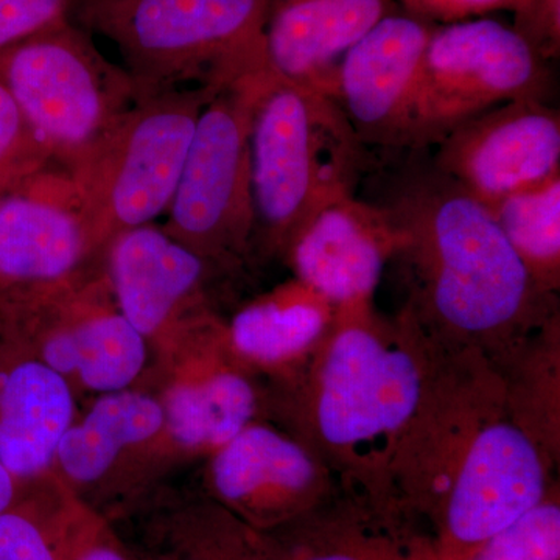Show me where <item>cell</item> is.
<instances>
[{
    "instance_id": "obj_1",
    "label": "cell",
    "mask_w": 560,
    "mask_h": 560,
    "mask_svg": "<svg viewBox=\"0 0 560 560\" xmlns=\"http://www.w3.org/2000/svg\"><path fill=\"white\" fill-rule=\"evenodd\" d=\"M404 161L372 201L397 232L404 307L431 340L495 360L558 315L559 296L537 285L489 208L434 167L430 150Z\"/></svg>"
},
{
    "instance_id": "obj_2",
    "label": "cell",
    "mask_w": 560,
    "mask_h": 560,
    "mask_svg": "<svg viewBox=\"0 0 560 560\" xmlns=\"http://www.w3.org/2000/svg\"><path fill=\"white\" fill-rule=\"evenodd\" d=\"M429 353V337L405 307L394 318L382 316L374 302L337 308L307 366L267 386L268 419L318 455L341 488L397 499L393 460L418 405Z\"/></svg>"
},
{
    "instance_id": "obj_3",
    "label": "cell",
    "mask_w": 560,
    "mask_h": 560,
    "mask_svg": "<svg viewBox=\"0 0 560 560\" xmlns=\"http://www.w3.org/2000/svg\"><path fill=\"white\" fill-rule=\"evenodd\" d=\"M361 149L334 98L260 73L248 131L253 257L283 259L316 209L353 194Z\"/></svg>"
},
{
    "instance_id": "obj_4",
    "label": "cell",
    "mask_w": 560,
    "mask_h": 560,
    "mask_svg": "<svg viewBox=\"0 0 560 560\" xmlns=\"http://www.w3.org/2000/svg\"><path fill=\"white\" fill-rule=\"evenodd\" d=\"M272 0H79L70 20L114 44L136 102L267 70Z\"/></svg>"
},
{
    "instance_id": "obj_5",
    "label": "cell",
    "mask_w": 560,
    "mask_h": 560,
    "mask_svg": "<svg viewBox=\"0 0 560 560\" xmlns=\"http://www.w3.org/2000/svg\"><path fill=\"white\" fill-rule=\"evenodd\" d=\"M219 91L189 88L136 102L68 175L94 257L121 232L167 213L198 117Z\"/></svg>"
},
{
    "instance_id": "obj_6",
    "label": "cell",
    "mask_w": 560,
    "mask_h": 560,
    "mask_svg": "<svg viewBox=\"0 0 560 560\" xmlns=\"http://www.w3.org/2000/svg\"><path fill=\"white\" fill-rule=\"evenodd\" d=\"M0 81L66 175L136 103L127 70L70 18L0 50Z\"/></svg>"
},
{
    "instance_id": "obj_7",
    "label": "cell",
    "mask_w": 560,
    "mask_h": 560,
    "mask_svg": "<svg viewBox=\"0 0 560 560\" xmlns=\"http://www.w3.org/2000/svg\"><path fill=\"white\" fill-rule=\"evenodd\" d=\"M264 72L235 81L206 103L164 226L231 275L253 260L248 131L254 86Z\"/></svg>"
},
{
    "instance_id": "obj_8",
    "label": "cell",
    "mask_w": 560,
    "mask_h": 560,
    "mask_svg": "<svg viewBox=\"0 0 560 560\" xmlns=\"http://www.w3.org/2000/svg\"><path fill=\"white\" fill-rule=\"evenodd\" d=\"M0 324L75 393L132 388L149 364L150 345L117 307L103 259L69 282L0 305Z\"/></svg>"
},
{
    "instance_id": "obj_9",
    "label": "cell",
    "mask_w": 560,
    "mask_h": 560,
    "mask_svg": "<svg viewBox=\"0 0 560 560\" xmlns=\"http://www.w3.org/2000/svg\"><path fill=\"white\" fill-rule=\"evenodd\" d=\"M548 90L544 60L515 28L467 20L433 28L411 103L408 150L433 149L471 117Z\"/></svg>"
},
{
    "instance_id": "obj_10",
    "label": "cell",
    "mask_w": 560,
    "mask_h": 560,
    "mask_svg": "<svg viewBox=\"0 0 560 560\" xmlns=\"http://www.w3.org/2000/svg\"><path fill=\"white\" fill-rule=\"evenodd\" d=\"M151 355L165 459H208L249 423L268 419L267 383L232 352L219 313L190 319Z\"/></svg>"
},
{
    "instance_id": "obj_11",
    "label": "cell",
    "mask_w": 560,
    "mask_h": 560,
    "mask_svg": "<svg viewBox=\"0 0 560 560\" xmlns=\"http://www.w3.org/2000/svg\"><path fill=\"white\" fill-rule=\"evenodd\" d=\"M430 341L416 410L393 460L397 499L430 523L489 420L504 411L503 385L481 352Z\"/></svg>"
},
{
    "instance_id": "obj_12",
    "label": "cell",
    "mask_w": 560,
    "mask_h": 560,
    "mask_svg": "<svg viewBox=\"0 0 560 560\" xmlns=\"http://www.w3.org/2000/svg\"><path fill=\"white\" fill-rule=\"evenodd\" d=\"M559 467L508 416L486 423L430 523L440 560H464L539 506Z\"/></svg>"
},
{
    "instance_id": "obj_13",
    "label": "cell",
    "mask_w": 560,
    "mask_h": 560,
    "mask_svg": "<svg viewBox=\"0 0 560 560\" xmlns=\"http://www.w3.org/2000/svg\"><path fill=\"white\" fill-rule=\"evenodd\" d=\"M206 460L205 495L264 533L290 525L340 489L327 464L270 419L249 423Z\"/></svg>"
},
{
    "instance_id": "obj_14",
    "label": "cell",
    "mask_w": 560,
    "mask_h": 560,
    "mask_svg": "<svg viewBox=\"0 0 560 560\" xmlns=\"http://www.w3.org/2000/svg\"><path fill=\"white\" fill-rule=\"evenodd\" d=\"M433 147L434 167L490 209L560 176V116L541 98H521L463 121Z\"/></svg>"
},
{
    "instance_id": "obj_15",
    "label": "cell",
    "mask_w": 560,
    "mask_h": 560,
    "mask_svg": "<svg viewBox=\"0 0 560 560\" xmlns=\"http://www.w3.org/2000/svg\"><path fill=\"white\" fill-rule=\"evenodd\" d=\"M102 259L117 307L151 350L190 319L217 312L210 285L231 275L154 223L121 232Z\"/></svg>"
},
{
    "instance_id": "obj_16",
    "label": "cell",
    "mask_w": 560,
    "mask_h": 560,
    "mask_svg": "<svg viewBox=\"0 0 560 560\" xmlns=\"http://www.w3.org/2000/svg\"><path fill=\"white\" fill-rule=\"evenodd\" d=\"M98 259L65 172L49 167L0 197V305L69 282Z\"/></svg>"
},
{
    "instance_id": "obj_17",
    "label": "cell",
    "mask_w": 560,
    "mask_h": 560,
    "mask_svg": "<svg viewBox=\"0 0 560 560\" xmlns=\"http://www.w3.org/2000/svg\"><path fill=\"white\" fill-rule=\"evenodd\" d=\"M431 33L429 22L394 11L341 58L335 102L361 145L408 150L411 103Z\"/></svg>"
},
{
    "instance_id": "obj_18",
    "label": "cell",
    "mask_w": 560,
    "mask_h": 560,
    "mask_svg": "<svg viewBox=\"0 0 560 560\" xmlns=\"http://www.w3.org/2000/svg\"><path fill=\"white\" fill-rule=\"evenodd\" d=\"M397 248L381 206L345 194L320 206L291 238L283 260L334 307L370 304Z\"/></svg>"
},
{
    "instance_id": "obj_19",
    "label": "cell",
    "mask_w": 560,
    "mask_h": 560,
    "mask_svg": "<svg viewBox=\"0 0 560 560\" xmlns=\"http://www.w3.org/2000/svg\"><path fill=\"white\" fill-rule=\"evenodd\" d=\"M165 459L164 411L153 390L101 394L66 431L54 477L79 497L116 489L121 471L147 469Z\"/></svg>"
},
{
    "instance_id": "obj_20",
    "label": "cell",
    "mask_w": 560,
    "mask_h": 560,
    "mask_svg": "<svg viewBox=\"0 0 560 560\" xmlns=\"http://www.w3.org/2000/svg\"><path fill=\"white\" fill-rule=\"evenodd\" d=\"M75 394L0 324V464L24 492L54 480L58 447L77 418Z\"/></svg>"
},
{
    "instance_id": "obj_21",
    "label": "cell",
    "mask_w": 560,
    "mask_h": 560,
    "mask_svg": "<svg viewBox=\"0 0 560 560\" xmlns=\"http://www.w3.org/2000/svg\"><path fill=\"white\" fill-rule=\"evenodd\" d=\"M270 534L287 560H440L430 526L399 500L341 486L318 508Z\"/></svg>"
},
{
    "instance_id": "obj_22",
    "label": "cell",
    "mask_w": 560,
    "mask_h": 560,
    "mask_svg": "<svg viewBox=\"0 0 560 560\" xmlns=\"http://www.w3.org/2000/svg\"><path fill=\"white\" fill-rule=\"evenodd\" d=\"M396 0H272L264 33L272 75L335 101V75L346 51Z\"/></svg>"
},
{
    "instance_id": "obj_23",
    "label": "cell",
    "mask_w": 560,
    "mask_h": 560,
    "mask_svg": "<svg viewBox=\"0 0 560 560\" xmlns=\"http://www.w3.org/2000/svg\"><path fill=\"white\" fill-rule=\"evenodd\" d=\"M337 307L293 278L224 319L232 352L267 386L296 377L334 326Z\"/></svg>"
},
{
    "instance_id": "obj_24",
    "label": "cell",
    "mask_w": 560,
    "mask_h": 560,
    "mask_svg": "<svg viewBox=\"0 0 560 560\" xmlns=\"http://www.w3.org/2000/svg\"><path fill=\"white\" fill-rule=\"evenodd\" d=\"M508 416L560 463V313L490 361Z\"/></svg>"
},
{
    "instance_id": "obj_25",
    "label": "cell",
    "mask_w": 560,
    "mask_h": 560,
    "mask_svg": "<svg viewBox=\"0 0 560 560\" xmlns=\"http://www.w3.org/2000/svg\"><path fill=\"white\" fill-rule=\"evenodd\" d=\"M173 560H287L279 541L208 497L184 501L164 522Z\"/></svg>"
},
{
    "instance_id": "obj_26",
    "label": "cell",
    "mask_w": 560,
    "mask_h": 560,
    "mask_svg": "<svg viewBox=\"0 0 560 560\" xmlns=\"http://www.w3.org/2000/svg\"><path fill=\"white\" fill-rule=\"evenodd\" d=\"M504 237L545 293L560 290V176L489 209Z\"/></svg>"
},
{
    "instance_id": "obj_27",
    "label": "cell",
    "mask_w": 560,
    "mask_h": 560,
    "mask_svg": "<svg viewBox=\"0 0 560 560\" xmlns=\"http://www.w3.org/2000/svg\"><path fill=\"white\" fill-rule=\"evenodd\" d=\"M60 485L24 492L0 512V560H62L57 529Z\"/></svg>"
},
{
    "instance_id": "obj_28",
    "label": "cell",
    "mask_w": 560,
    "mask_h": 560,
    "mask_svg": "<svg viewBox=\"0 0 560 560\" xmlns=\"http://www.w3.org/2000/svg\"><path fill=\"white\" fill-rule=\"evenodd\" d=\"M464 560H560V489Z\"/></svg>"
},
{
    "instance_id": "obj_29",
    "label": "cell",
    "mask_w": 560,
    "mask_h": 560,
    "mask_svg": "<svg viewBox=\"0 0 560 560\" xmlns=\"http://www.w3.org/2000/svg\"><path fill=\"white\" fill-rule=\"evenodd\" d=\"M57 529L62 560H138L103 514L68 489L58 499Z\"/></svg>"
},
{
    "instance_id": "obj_30",
    "label": "cell",
    "mask_w": 560,
    "mask_h": 560,
    "mask_svg": "<svg viewBox=\"0 0 560 560\" xmlns=\"http://www.w3.org/2000/svg\"><path fill=\"white\" fill-rule=\"evenodd\" d=\"M54 165L20 106L0 81V197Z\"/></svg>"
},
{
    "instance_id": "obj_31",
    "label": "cell",
    "mask_w": 560,
    "mask_h": 560,
    "mask_svg": "<svg viewBox=\"0 0 560 560\" xmlns=\"http://www.w3.org/2000/svg\"><path fill=\"white\" fill-rule=\"evenodd\" d=\"M73 0H0V50L69 20Z\"/></svg>"
},
{
    "instance_id": "obj_32",
    "label": "cell",
    "mask_w": 560,
    "mask_h": 560,
    "mask_svg": "<svg viewBox=\"0 0 560 560\" xmlns=\"http://www.w3.org/2000/svg\"><path fill=\"white\" fill-rule=\"evenodd\" d=\"M523 2L525 0H404L408 13L427 22L431 18L447 24L481 16L492 10L510 9V7L518 9Z\"/></svg>"
},
{
    "instance_id": "obj_33",
    "label": "cell",
    "mask_w": 560,
    "mask_h": 560,
    "mask_svg": "<svg viewBox=\"0 0 560 560\" xmlns=\"http://www.w3.org/2000/svg\"><path fill=\"white\" fill-rule=\"evenodd\" d=\"M24 495L20 482L11 477L9 470L0 464V512L9 510Z\"/></svg>"
},
{
    "instance_id": "obj_34",
    "label": "cell",
    "mask_w": 560,
    "mask_h": 560,
    "mask_svg": "<svg viewBox=\"0 0 560 560\" xmlns=\"http://www.w3.org/2000/svg\"><path fill=\"white\" fill-rule=\"evenodd\" d=\"M79 2V0H73V3Z\"/></svg>"
}]
</instances>
